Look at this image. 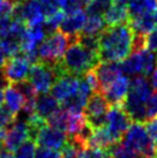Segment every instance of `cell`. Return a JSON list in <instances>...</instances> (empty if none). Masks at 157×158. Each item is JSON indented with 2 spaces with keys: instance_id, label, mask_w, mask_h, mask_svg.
I'll use <instances>...</instances> for the list:
<instances>
[{
  "instance_id": "obj_1",
  "label": "cell",
  "mask_w": 157,
  "mask_h": 158,
  "mask_svg": "<svg viewBox=\"0 0 157 158\" xmlns=\"http://www.w3.org/2000/svg\"><path fill=\"white\" fill-rule=\"evenodd\" d=\"M134 31L129 23L106 26L98 35L100 61L120 62L133 52Z\"/></svg>"
},
{
  "instance_id": "obj_2",
  "label": "cell",
  "mask_w": 157,
  "mask_h": 158,
  "mask_svg": "<svg viewBox=\"0 0 157 158\" xmlns=\"http://www.w3.org/2000/svg\"><path fill=\"white\" fill-rule=\"evenodd\" d=\"M100 61L98 54L75 42L66 50L60 60L56 64L59 75L70 74L82 76L88 70L92 69Z\"/></svg>"
},
{
  "instance_id": "obj_3",
  "label": "cell",
  "mask_w": 157,
  "mask_h": 158,
  "mask_svg": "<svg viewBox=\"0 0 157 158\" xmlns=\"http://www.w3.org/2000/svg\"><path fill=\"white\" fill-rule=\"evenodd\" d=\"M153 94V87L143 75H135L129 80L128 94L122 107L133 121L144 123L147 120L146 103Z\"/></svg>"
},
{
  "instance_id": "obj_4",
  "label": "cell",
  "mask_w": 157,
  "mask_h": 158,
  "mask_svg": "<svg viewBox=\"0 0 157 158\" xmlns=\"http://www.w3.org/2000/svg\"><path fill=\"white\" fill-rule=\"evenodd\" d=\"M78 42V36L72 37L60 30H56L46 35L38 46L39 61L54 65L60 60L70 44Z\"/></svg>"
},
{
  "instance_id": "obj_5",
  "label": "cell",
  "mask_w": 157,
  "mask_h": 158,
  "mask_svg": "<svg viewBox=\"0 0 157 158\" xmlns=\"http://www.w3.org/2000/svg\"><path fill=\"white\" fill-rule=\"evenodd\" d=\"M121 141L125 142L139 158H157V143L149 137L143 123L133 121Z\"/></svg>"
},
{
  "instance_id": "obj_6",
  "label": "cell",
  "mask_w": 157,
  "mask_h": 158,
  "mask_svg": "<svg viewBox=\"0 0 157 158\" xmlns=\"http://www.w3.org/2000/svg\"><path fill=\"white\" fill-rule=\"evenodd\" d=\"M59 75L56 64H46L43 61H37L30 66L28 80L32 84L35 90L40 94H48Z\"/></svg>"
},
{
  "instance_id": "obj_7",
  "label": "cell",
  "mask_w": 157,
  "mask_h": 158,
  "mask_svg": "<svg viewBox=\"0 0 157 158\" xmlns=\"http://www.w3.org/2000/svg\"><path fill=\"white\" fill-rule=\"evenodd\" d=\"M11 19L23 21L27 26L43 24L45 15L42 9L40 0H26L20 4H15L11 14Z\"/></svg>"
},
{
  "instance_id": "obj_8",
  "label": "cell",
  "mask_w": 157,
  "mask_h": 158,
  "mask_svg": "<svg viewBox=\"0 0 157 158\" xmlns=\"http://www.w3.org/2000/svg\"><path fill=\"white\" fill-rule=\"evenodd\" d=\"M30 62L28 61L22 53L9 57L5 59V62L1 67V75L9 84H14L28 80L29 70H30Z\"/></svg>"
},
{
  "instance_id": "obj_9",
  "label": "cell",
  "mask_w": 157,
  "mask_h": 158,
  "mask_svg": "<svg viewBox=\"0 0 157 158\" xmlns=\"http://www.w3.org/2000/svg\"><path fill=\"white\" fill-rule=\"evenodd\" d=\"M133 120L122 106H110L108 111V125L111 134L117 141H121Z\"/></svg>"
},
{
  "instance_id": "obj_10",
  "label": "cell",
  "mask_w": 157,
  "mask_h": 158,
  "mask_svg": "<svg viewBox=\"0 0 157 158\" xmlns=\"http://www.w3.org/2000/svg\"><path fill=\"white\" fill-rule=\"evenodd\" d=\"M68 136L66 133L49 126L48 123H45L39 128L35 137V142L37 145L56 150H61V148L66 144Z\"/></svg>"
},
{
  "instance_id": "obj_11",
  "label": "cell",
  "mask_w": 157,
  "mask_h": 158,
  "mask_svg": "<svg viewBox=\"0 0 157 158\" xmlns=\"http://www.w3.org/2000/svg\"><path fill=\"white\" fill-rule=\"evenodd\" d=\"M78 80H80V76L70 74L58 76L50 89L51 95L57 101H59V103L66 101L67 98L74 96L76 94L78 88Z\"/></svg>"
},
{
  "instance_id": "obj_12",
  "label": "cell",
  "mask_w": 157,
  "mask_h": 158,
  "mask_svg": "<svg viewBox=\"0 0 157 158\" xmlns=\"http://www.w3.org/2000/svg\"><path fill=\"white\" fill-rule=\"evenodd\" d=\"M129 88V79L126 76H119L112 83L102 90V95L104 96L110 106H122L126 99Z\"/></svg>"
},
{
  "instance_id": "obj_13",
  "label": "cell",
  "mask_w": 157,
  "mask_h": 158,
  "mask_svg": "<svg viewBox=\"0 0 157 158\" xmlns=\"http://www.w3.org/2000/svg\"><path fill=\"white\" fill-rule=\"evenodd\" d=\"M30 137L27 121H14L9 129L6 131L4 148L11 152H15L19 147Z\"/></svg>"
},
{
  "instance_id": "obj_14",
  "label": "cell",
  "mask_w": 157,
  "mask_h": 158,
  "mask_svg": "<svg viewBox=\"0 0 157 158\" xmlns=\"http://www.w3.org/2000/svg\"><path fill=\"white\" fill-rule=\"evenodd\" d=\"M92 69L96 74L102 90L122 75L120 62L116 61H98Z\"/></svg>"
},
{
  "instance_id": "obj_15",
  "label": "cell",
  "mask_w": 157,
  "mask_h": 158,
  "mask_svg": "<svg viewBox=\"0 0 157 158\" xmlns=\"http://www.w3.org/2000/svg\"><path fill=\"white\" fill-rule=\"evenodd\" d=\"M119 141L116 140L109 128L104 127L92 128V132L87 140V149L91 150H109L114 143Z\"/></svg>"
},
{
  "instance_id": "obj_16",
  "label": "cell",
  "mask_w": 157,
  "mask_h": 158,
  "mask_svg": "<svg viewBox=\"0 0 157 158\" xmlns=\"http://www.w3.org/2000/svg\"><path fill=\"white\" fill-rule=\"evenodd\" d=\"M86 20H87V13L83 12L82 9L66 14L59 26V30L62 31L66 35L76 37L82 30Z\"/></svg>"
},
{
  "instance_id": "obj_17",
  "label": "cell",
  "mask_w": 157,
  "mask_h": 158,
  "mask_svg": "<svg viewBox=\"0 0 157 158\" xmlns=\"http://www.w3.org/2000/svg\"><path fill=\"white\" fill-rule=\"evenodd\" d=\"M109 109V103L100 92H91V95L88 97L86 106L83 109V113L86 118H90L108 113Z\"/></svg>"
},
{
  "instance_id": "obj_18",
  "label": "cell",
  "mask_w": 157,
  "mask_h": 158,
  "mask_svg": "<svg viewBox=\"0 0 157 158\" xmlns=\"http://www.w3.org/2000/svg\"><path fill=\"white\" fill-rule=\"evenodd\" d=\"M60 107V103L57 101L52 95L49 94H40L36 98L35 104V113L38 115L39 118L46 121V119L56 112Z\"/></svg>"
},
{
  "instance_id": "obj_19",
  "label": "cell",
  "mask_w": 157,
  "mask_h": 158,
  "mask_svg": "<svg viewBox=\"0 0 157 158\" xmlns=\"http://www.w3.org/2000/svg\"><path fill=\"white\" fill-rule=\"evenodd\" d=\"M24 103H26V98L13 84H8L4 89V104L13 114L18 115L19 112L22 110Z\"/></svg>"
},
{
  "instance_id": "obj_20",
  "label": "cell",
  "mask_w": 157,
  "mask_h": 158,
  "mask_svg": "<svg viewBox=\"0 0 157 158\" xmlns=\"http://www.w3.org/2000/svg\"><path fill=\"white\" fill-rule=\"evenodd\" d=\"M104 21L106 26H118L129 22V15L126 5L113 2V5L104 14Z\"/></svg>"
},
{
  "instance_id": "obj_21",
  "label": "cell",
  "mask_w": 157,
  "mask_h": 158,
  "mask_svg": "<svg viewBox=\"0 0 157 158\" xmlns=\"http://www.w3.org/2000/svg\"><path fill=\"white\" fill-rule=\"evenodd\" d=\"M129 26L135 35H147L155 29L154 13H147L129 20Z\"/></svg>"
},
{
  "instance_id": "obj_22",
  "label": "cell",
  "mask_w": 157,
  "mask_h": 158,
  "mask_svg": "<svg viewBox=\"0 0 157 158\" xmlns=\"http://www.w3.org/2000/svg\"><path fill=\"white\" fill-rule=\"evenodd\" d=\"M129 20L147 13H154L157 10V0H131L128 2Z\"/></svg>"
},
{
  "instance_id": "obj_23",
  "label": "cell",
  "mask_w": 157,
  "mask_h": 158,
  "mask_svg": "<svg viewBox=\"0 0 157 158\" xmlns=\"http://www.w3.org/2000/svg\"><path fill=\"white\" fill-rule=\"evenodd\" d=\"M122 73L131 76L135 75H142V62L140 57L139 51H133V52L122 61H120Z\"/></svg>"
},
{
  "instance_id": "obj_24",
  "label": "cell",
  "mask_w": 157,
  "mask_h": 158,
  "mask_svg": "<svg viewBox=\"0 0 157 158\" xmlns=\"http://www.w3.org/2000/svg\"><path fill=\"white\" fill-rule=\"evenodd\" d=\"M106 23L103 16L100 15H87V20L84 22L82 30L80 34L89 36H98L105 29Z\"/></svg>"
},
{
  "instance_id": "obj_25",
  "label": "cell",
  "mask_w": 157,
  "mask_h": 158,
  "mask_svg": "<svg viewBox=\"0 0 157 158\" xmlns=\"http://www.w3.org/2000/svg\"><path fill=\"white\" fill-rule=\"evenodd\" d=\"M87 148L74 139H70L60 150V158H83Z\"/></svg>"
},
{
  "instance_id": "obj_26",
  "label": "cell",
  "mask_w": 157,
  "mask_h": 158,
  "mask_svg": "<svg viewBox=\"0 0 157 158\" xmlns=\"http://www.w3.org/2000/svg\"><path fill=\"white\" fill-rule=\"evenodd\" d=\"M141 62H142V75L148 77L153 74V72L157 67V56L155 52H151L146 48L139 50Z\"/></svg>"
},
{
  "instance_id": "obj_27",
  "label": "cell",
  "mask_w": 157,
  "mask_h": 158,
  "mask_svg": "<svg viewBox=\"0 0 157 158\" xmlns=\"http://www.w3.org/2000/svg\"><path fill=\"white\" fill-rule=\"evenodd\" d=\"M114 0H90L86 7L87 15H100L103 16L108 9L113 5Z\"/></svg>"
},
{
  "instance_id": "obj_28",
  "label": "cell",
  "mask_w": 157,
  "mask_h": 158,
  "mask_svg": "<svg viewBox=\"0 0 157 158\" xmlns=\"http://www.w3.org/2000/svg\"><path fill=\"white\" fill-rule=\"evenodd\" d=\"M109 152L111 158H139V156L122 141L114 143L109 149Z\"/></svg>"
},
{
  "instance_id": "obj_29",
  "label": "cell",
  "mask_w": 157,
  "mask_h": 158,
  "mask_svg": "<svg viewBox=\"0 0 157 158\" xmlns=\"http://www.w3.org/2000/svg\"><path fill=\"white\" fill-rule=\"evenodd\" d=\"M0 45H1L2 51H4L5 57H14V56H18V54L21 53V44H20V42L12 38V37L6 36L4 38H1L0 40Z\"/></svg>"
},
{
  "instance_id": "obj_30",
  "label": "cell",
  "mask_w": 157,
  "mask_h": 158,
  "mask_svg": "<svg viewBox=\"0 0 157 158\" xmlns=\"http://www.w3.org/2000/svg\"><path fill=\"white\" fill-rule=\"evenodd\" d=\"M65 15H66L65 12L60 9V10L56 12L54 14H52V15L45 18L43 23V28L44 30H45V32H46V35L51 34L53 31H56L57 29H59V26H60L61 21L65 18Z\"/></svg>"
},
{
  "instance_id": "obj_31",
  "label": "cell",
  "mask_w": 157,
  "mask_h": 158,
  "mask_svg": "<svg viewBox=\"0 0 157 158\" xmlns=\"http://www.w3.org/2000/svg\"><path fill=\"white\" fill-rule=\"evenodd\" d=\"M37 148L35 140L28 139L15 150V158H35V151Z\"/></svg>"
},
{
  "instance_id": "obj_32",
  "label": "cell",
  "mask_w": 157,
  "mask_h": 158,
  "mask_svg": "<svg viewBox=\"0 0 157 158\" xmlns=\"http://www.w3.org/2000/svg\"><path fill=\"white\" fill-rule=\"evenodd\" d=\"M13 85L23 95L26 101H36V98L38 96V92L35 90L32 84L29 82V80H24V81L18 82V83H14Z\"/></svg>"
},
{
  "instance_id": "obj_33",
  "label": "cell",
  "mask_w": 157,
  "mask_h": 158,
  "mask_svg": "<svg viewBox=\"0 0 157 158\" xmlns=\"http://www.w3.org/2000/svg\"><path fill=\"white\" fill-rule=\"evenodd\" d=\"M89 1L90 0H60V7L65 14H70L86 8Z\"/></svg>"
},
{
  "instance_id": "obj_34",
  "label": "cell",
  "mask_w": 157,
  "mask_h": 158,
  "mask_svg": "<svg viewBox=\"0 0 157 158\" xmlns=\"http://www.w3.org/2000/svg\"><path fill=\"white\" fill-rule=\"evenodd\" d=\"M16 120V115L13 114L5 105L0 106V128L11 126Z\"/></svg>"
},
{
  "instance_id": "obj_35",
  "label": "cell",
  "mask_w": 157,
  "mask_h": 158,
  "mask_svg": "<svg viewBox=\"0 0 157 158\" xmlns=\"http://www.w3.org/2000/svg\"><path fill=\"white\" fill-rule=\"evenodd\" d=\"M146 114L147 120L157 117V91L153 92L146 103Z\"/></svg>"
},
{
  "instance_id": "obj_36",
  "label": "cell",
  "mask_w": 157,
  "mask_h": 158,
  "mask_svg": "<svg viewBox=\"0 0 157 158\" xmlns=\"http://www.w3.org/2000/svg\"><path fill=\"white\" fill-rule=\"evenodd\" d=\"M35 158H60V150L50 149L45 147L36 148Z\"/></svg>"
},
{
  "instance_id": "obj_37",
  "label": "cell",
  "mask_w": 157,
  "mask_h": 158,
  "mask_svg": "<svg viewBox=\"0 0 157 158\" xmlns=\"http://www.w3.org/2000/svg\"><path fill=\"white\" fill-rule=\"evenodd\" d=\"M144 48L151 51V52L157 53V29H154L149 34L144 35Z\"/></svg>"
},
{
  "instance_id": "obj_38",
  "label": "cell",
  "mask_w": 157,
  "mask_h": 158,
  "mask_svg": "<svg viewBox=\"0 0 157 158\" xmlns=\"http://www.w3.org/2000/svg\"><path fill=\"white\" fill-rule=\"evenodd\" d=\"M143 126L146 128V132L149 135V137L155 143H157V117L146 120L143 123Z\"/></svg>"
},
{
  "instance_id": "obj_39",
  "label": "cell",
  "mask_w": 157,
  "mask_h": 158,
  "mask_svg": "<svg viewBox=\"0 0 157 158\" xmlns=\"http://www.w3.org/2000/svg\"><path fill=\"white\" fill-rule=\"evenodd\" d=\"M11 21H12L11 16H2V18H0V40L8 35Z\"/></svg>"
},
{
  "instance_id": "obj_40",
  "label": "cell",
  "mask_w": 157,
  "mask_h": 158,
  "mask_svg": "<svg viewBox=\"0 0 157 158\" xmlns=\"http://www.w3.org/2000/svg\"><path fill=\"white\" fill-rule=\"evenodd\" d=\"M90 158H111L109 150H91L87 149Z\"/></svg>"
},
{
  "instance_id": "obj_41",
  "label": "cell",
  "mask_w": 157,
  "mask_h": 158,
  "mask_svg": "<svg viewBox=\"0 0 157 158\" xmlns=\"http://www.w3.org/2000/svg\"><path fill=\"white\" fill-rule=\"evenodd\" d=\"M150 76H151V82H150V84L153 87V90L157 91V68L154 70L153 74L150 75Z\"/></svg>"
},
{
  "instance_id": "obj_42",
  "label": "cell",
  "mask_w": 157,
  "mask_h": 158,
  "mask_svg": "<svg viewBox=\"0 0 157 158\" xmlns=\"http://www.w3.org/2000/svg\"><path fill=\"white\" fill-rule=\"evenodd\" d=\"M0 158H15V156L13 155V152L4 149L0 151Z\"/></svg>"
},
{
  "instance_id": "obj_43",
  "label": "cell",
  "mask_w": 157,
  "mask_h": 158,
  "mask_svg": "<svg viewBox=\"0 0 157 158\" xmlns=\"http://www.w3.org/2000/svg\"><path fill=\"white\" fill-rule=\"evenodd\" d=\"M6 128H0V150L4 147V142H5V136H6Z\"/></svg>"
},
{
  "instance_id": "obj_44",
  "label": "cell",
  "mask_w": 157,
  "mask_h": 158,
  "mask_svg": "<svg viewBox=\"0 0 157 158\" xmlns=\"http://www.w3.org/2000/svg\"><path fill=\"white\" fill-rule=\"evenodd\" d=\"M5 54H4V51H2V48H1V45H0V69H1V67L4 65L5 62Z\"/></svg>"
},
{
  "instance_id": "obj_45",
  "label": "cell",
  "mask_w": 157,
  "mask_h": 158,
  "mask_svg": "<svg viewBox=\"0 0 157 158\" xmlns=\"http://www.w3.org/2000/svg\"><path fill=\"white\" fill-rule=\"evenodd\" d=\"M4 105V90L0 89V106Z\"/></svg>"
},
{
  "instance_id": "obj_46",
  "label": "cell",
  "mask_w": 157,
  "mask_h": 158,
  "mask_svg": "<svg viewBox=\"0 0 157 158\" xmlns=\"http://www.w3.org/2000/svg\"><path fill=\"white\" fill-rule=\"evenodd\" d=\"M131 0H114V2H118V4H122V5H126L128 4Z\"/></svg>"
},
{
  "instance_id": "obj_47",
  "label": "cell",
  "mask_w": 157,
  "mask_h": 158,
  "mask_svg": "<svg viewBox=\"0 0 157 158\" xmlns=\"http://www.w3.org/2000/svg\"><path fill=\"white\" fill-rule=\"evenodd\" d=\"M154 20H155V29H157V10L154 12Z\"/></svg>"
},
{
  "instance_id": "obj_48",
  "label": "cell",
  "mask_w": 157,
  "mask_h": 158,
  "mask_svg": "<svg viewBox=\"0 0 157 158\" xmlns=\"http://www.w3.org/2000/svg\"><path fill=\"white\" fill-rule=\"evenodd\" d=\"M14 5L15 4H20V2H23V1H26V0H11Z\"/></svg>"
},
{
  "instance_id": "obj_49",
  "label": "cell",
  "mask_w": 157,
  "mask_h": 158,
  "mask_svg": "<svg viewBox=\"0 0 157 158\" xmlns=\"http://www.w3.org/2000/svg\"><path fill=\"white\" fill-rule=\"evenodd\" d=\"M83 158H90V156H89V154H88V151L86 150V155H84V157Z\"/></svg>"
}]
</instances>
